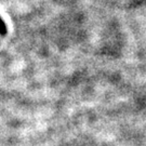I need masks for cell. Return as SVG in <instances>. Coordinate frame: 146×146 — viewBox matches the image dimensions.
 Listing matches in <instances>:
<instances>
[{
    "label": "cell",
    "mask_w": 146,
    "mask_h": 146,
    "mask_svg": "<svg viewBox=\"0 0 146 146\" xmlns=\"http://www.w3.org/2000/svg\"><path fill=\"white\" fill-rule=\"evenodd\" d=\"M0 34H2V35H5V26L1 19H0Z\"/></svg>",
    "instance_id": "cell-1"
}]
</instances>
